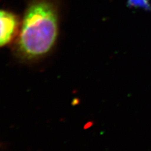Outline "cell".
Masks as SVG:
<instances>
[{
	"instance_id": "1",
	"label": "cell",
	"mask_w": 151,
	"mask_h": 151,
	"mask_svg": "<svg viewBox=\"0 0 151 151\" xmlns=\"http://www.w3.org/2000/svg\"><path fill=\"white\" fill-rule=\"evenodd\" d=\"M59 35V16L56 6L47 0L30 4L24 12L13 51L19 60L35 62L53 50Z\"/></svg>"
},
{
	"instance_id": "2",
	"label": "cell",
	"mask_w": 151,
	"mask_h": 151,
	"mask_svg": "<svg viewBox=\"0 0 151 151\" xmlns=\"http://www.w3.org/2000/svg\"><path fill=\"white\" fill-rule=\"evenodd\" d=\"M20 26L18 17L14 13L0 9V48L14 42Z\"/></svg>"
},
{
	"instance_id": "3",
	"label": "cell",
	"mask_w": 151,
	"mask_h": 151,
	"mask_svg": "<svg viewBox=\"0 0 151 151\" xmlns=\"http://www.w3.org/2000/svg\"><path fill=\"white\" fill-rule=\"evenodd\" d=\"M127 6L136 9H141L146 11L151 10L150 0H127Z\"/></svg>"
}]
</instances>
